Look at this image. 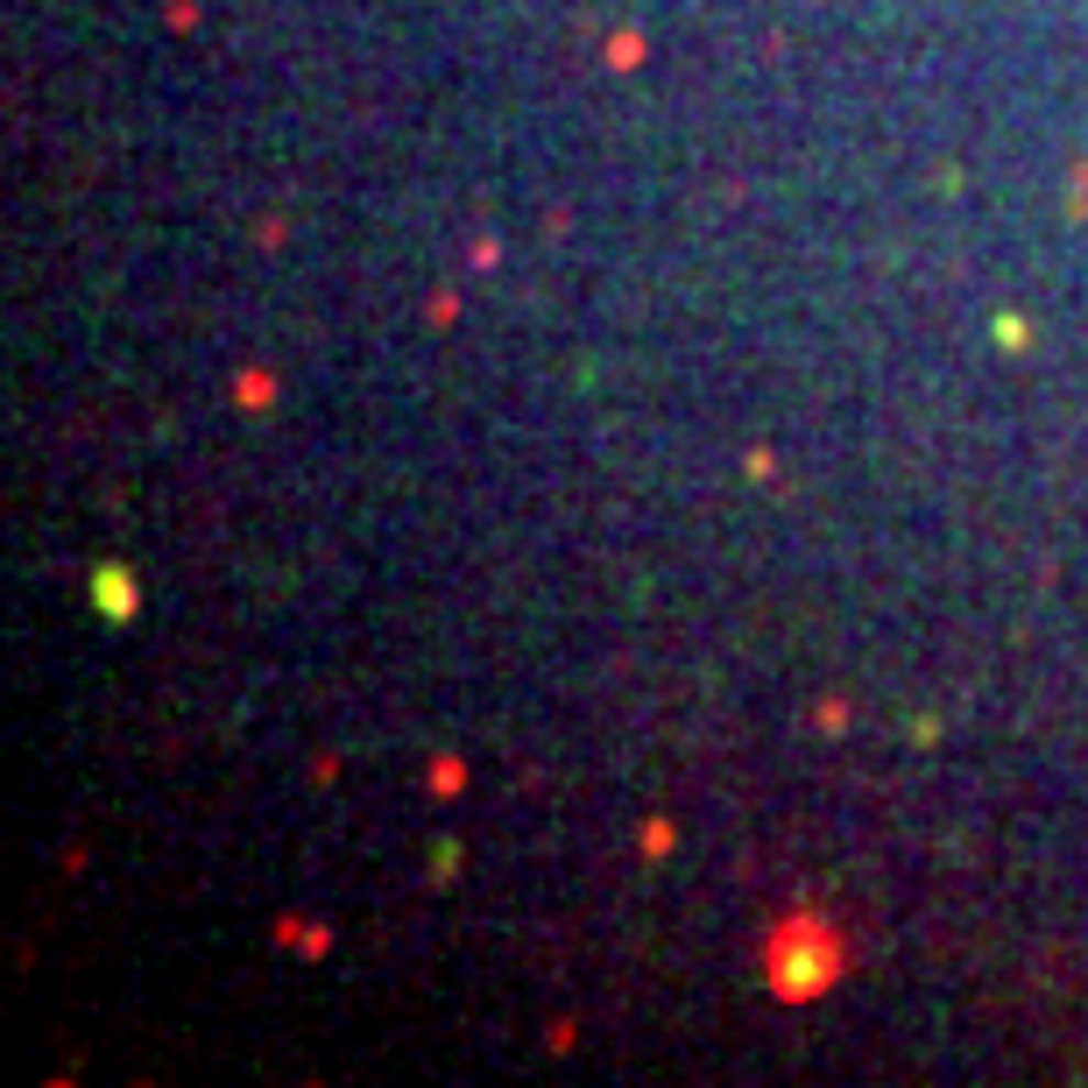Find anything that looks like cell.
Masks as SVG:
<instances>
[{
    "label": "cell",
    "instance_id": "obj_1",
    "mask_svg": "<svg viewBox=\"0 0 1088 1088\" xmlns=\"http://www.w3.org/2000/svg\"><path fill=\"white\" fill-rule=\"evenodd\" d=\"M757 976L778 1003H820L834 982L848 976V933L834 926L820 905H792L763 933V954H757Z\"/></svg>",
    "mask_w": 1088,
    "mask_h": 1088
},
{
    "label": "cell",
    "instance_id": "obj_2",
    "mask_svg": "<svg viewBox=\"0 0 1088 1088\" xmlns=\"http://www.w3.org/2000/svg\"><path fill=\"white\" fill-rule=\"evenodd\" d=\"M86 601L107 623H135V608H142V573L128 559H99L92 573H86Z\"/></svg>",
    "mask_w": 1088,
    "mask_h": 1088
},
{
    "label": "cell",
    "instance_id": "obj_3",
    "mask_svg": "<svg viewBox=\"0 0 1088 1088\" xmlns=\"http://www.w3.org/2000/svg\"><path fill=\"white\" fill-rule=\"evenodd\" d=\"M270 941L283 954H297V961H318V954H332V926H318V919H297V912H283L276 926H270Z\"/></svg>",
    "mask_w": 1088,
    "mask_h": 1088
},
{
    "label": "cell",
    "instance_id": "obj_4",
    "mask_svg": "<svg viewBox=\"0 0 1088 1088\" xmlns=\"http://www.w3.org/2000/svg\"><path fill=\"white\" fill-rule=\"evenodd\" d=\"M233 404L241 410H270L276 404V375L270 367H241V375H233Z\"/></svg>",
    "mask_w": 1088,
    "mask_h": 1088
},
{
    "label": "cell",
    "instance_id": "obj_5",
    "mask_svg": "<svg viewBox=\"0 0 1088 1088\" xmlns=\"http://www.w3.org/2000/svg\"><path fill=\"white\" fill-rule=\"evenodd\" d=\"M644 57H650V43L636 36V29H615V36L601 43V64H608V72H636Z\"/></svg>",
    "mask_w": 1088,
    "mask_h": 1088
},
{
    "label": "cell",
    "instance_id": "obj_6",
    "mask_svg": "<svg viewBox=\"0 0 1088 1088\" xmlns=\"http://www.w3.org/2000/svg\"><path fill=\"white\" fill-rule=\"evenodd\" d=\"M425 784H431V799H453L460 784H466V763L460 757H431L425 763Z\"/></svg>",
    "mask_w": 1088,
    "mask_h": 1088
},
{
    "label": "cell",
    "instance_id": "obj_7",
    "mask_svg": "<svg viewBox=\"0 0 1088 1088\" xmlns=\"http://www.w3.org/2000/svg\"><path fill=\"white\" fill-rule=\"evenodd\" d=\"M636 848H644L650 862L672 856V848H679V827H672V820H644V827H636Z\"/></svg>",
    "mask_w": 1088,
    "mask_h": 1088
},
{
    "label": "cell",
    "instance_id": "obj_8",
    "mask_svg": "<svg viewBox=\"0 0 1088 1088\" xmlns=\"http://www.w3.org/2000/svg\"><path fill=\"white\" fill-rule=\"evenodd\" d=\"M1067 220H1088V156H1075V184H1067Z\"/></svg>",
    "mask_w": 1088,
    "mask_h": 1088
},
{
    "label": "cell",
    "instance_id": "obj_9",
    "mask_svg": "<svg viewBox=\"0 0 1088 1088\" xmlns=\"http://www.w3.org/2000/svg\"><path fill=\"white\" fill-rule=\"evenodd\" d=\"M743 474H749V481H771V474H778V453H771V446H749V453H743Z\"/></svg>",
    "mask_w": 1088,
    "mask_h": 1088
},
{
    "label": "cell",
    "instance_id": "obj_10",
    "mask_svg": "<svg viewBox=\"0 0 1088 1088\" xmlns=\"http://www.w3.org/2000/svg\"><path fill=\"white\" fill-rule=\"evenodd\" d=\"M813 728L842 735V728H848V700H820V707H813Z\"/></svg>",
    "mask_w": 1088,
    "mask_h": 1088
},
{
    "label": "cell",
    "instance_id": "obj_11",
    "mask_svg": "<svg viewBox=\"0 0 1088 1088\" xmlns=\"http://www.w3.org/2000/svg\"><path fill=\"white\" fill-rule=\"evenodd\" d=\"M1025 340H1032V332H1025V318H1018V311H1003V318H997V347H1011V354H1018Z\"/></svg>",
    "mask_w": 1088,
    "mask_h": 1088
},
{
    "label": "cell",
    "instance_id": "obj_12",
    "mask_svg": "<svg viewBox=\"0 0 1088 1088\" xmlns=\"http://www.w3.org/2000/svg\"><path fill=\"white\" fill-rule=\"evenodd\" d=\"M425 318H431V326L446 332V326H453V318H460V297H453V290H439V297H431V305H425Z\"/></svg>",
    "mask_w": 1088,
    "mask_h": 1088
},
{
    "label": "cell",
    "instance_id": "obj_13",
    "mask_svg": "<svg viewBox=\"0 0 1088 1088\" xmlns=\"http://www.w3.org/2000/svg\"><path fill=\"white\" fill-rule=\"evenodd\" d=\"M466 262H474V270H495V262H502V241H495V233H481V241L466 248Z\"/></svg>",
    "mask_w": 1088,
    "mask_h": 1088
},
{
    "label": "cell",
    "instance_id": "obj_14",
    "mask_svg": "<svg viewBox=\"0 0 1088 1088\" xmlns=\"http://www.w3.org/2000/svg\"><path fill=\"white\" fill-rule=\"evenodd\" d=\"M163 22H171L177 36H184V29H198V0H171V8H163Z\"/></svg>",
    "mask_w": 1088,
    "mask_h": 1088
}]
</instances>
